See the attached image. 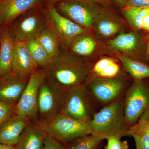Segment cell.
I'll use <instances>...</instances> for the list:
<instances>
[{
    "mask_svg": "<svg viewBox=\"0 0 149 149\" xmlns=\"http://www.w3.org/2000/svg\"><path fill=\"white\" fill-rule=\"evenodd\" d=\"M42 69L46 77L66 89L86 84L90 76V65L69 51H61Z\"/></svg>",
    "mask_w": 149,
    "mask_h": 149,
    "instance_id": "1",
    "label": "cell"
},
{
    "mask_svg": "<svg viewBox=\"0 0 149 149\" xmlns=\"http://www.w3.org/2000/svg\"><path fill=\"white\" fill-rule=\"evenodd\" d=\"M124 96L102 108L89 121L91 134L102 136L105 139L109 137L130 136V125L125 118L124 111Z\"/></svg>",
    "mask_w": 149,
    "mask_h": 149,
    "instance_id": "2",
    "label": "cell"
},
{
    "mask_svg": "<svg viewBox=\"0 0 149 149\" xmlns=\"http://www.w3.org/2000/svg\"><path fill=\"white\" fill-rule=\"evenodd\" d=\"M89 121L61 113L49 122L39 123L48 136L66 146L91 134Z\"/></svg>",
    "mask_w": 149,
    "mask_h": 149,
    "instance_id": "3",
    "label": "cell"
},
{
    "mask_svg": "<svg viewBox=\"0 0 149 149\" xmlns=\"http://www.w3.org/2000/svg\"><path fill=\"white\" fill-rule=\"evenodd\" d=\"M65 91L66 89L46 76L38 92L37 122L46 123L61 113Z\"/></svg>",
    "mask_w": 149,
    "mask_h": 149,
    "instance_id": "4",
    "label": "cell"
},
{
    "mask_svg": "<svg viewBox=\"0 0 149 149\" xmlns=\"http://www.w3.org/2000/svg\"><path fill=\"white\" fill-rule=\"evenodd\" d=\"M95 104L86 84L67 88L61 113L77 119L89 121L96 113Z\"/></svg>",
    "mask_w": 149,
    "mask_h": 149,
    "instance_id": "5",
    "label": "cell"
},
{
    "mask_svg": "<svg viewBox=\"0 0 149 149\" xmlns=\"http://www.w3.org/2000/svg\"><path fill=\"white\" fill-rule=\"evenodd\" d=\"M124 111L130 127L149 109V78L133 80L124 94Z\"/></svg>",
    "mask_w": 149,
    "mask_h": 149,
    "instance_id": "6",
    "label": "cell"
},
{
    "mask_svg": "<svg viewBox=\"0 0 149 149\" xmlns=\"http://www.w3.org/2000/svg\"><path fill=\"white\" fill-rule=\"evenodd\" d=\"M86 85L95 104L104 107L123 97L130 84L124 77H91Z\"/></svg>",
    "mask_w": 149,
    "mask_h": 149,
    "instance_id": "7",
    "label": "cell"
},
{
    "mask_svg": "<svg viewBox=\"0 0 149 149\" xmlns=\"http://www.w3.org/2000/svg\"><path fill=\"white\" fill-rule=\"evenodd\" d=\"M103 8L89 0H65L58 3L56 9L64 16L89 30L93 27L95 19Z\"/></svg>",
    "mask_w": 149,
    "mask_h": 149,
    "instance_id": "8",
    "label": "cell"
},
{
    "mask_svg": "<svg viewBox=\"0 0 149 149\" xmlns=\"http://www.w3.org/2000/svg\"><path fill=\"white\" fill-rule=\"evenodd\" d=\"M44 14L47 22L48 27L57 38L61 47L63 49H68L74 37L87 33L89 30L61 14L54 4L49 3Z\"/></svg>",
    "mask_w": 149,
    "mask_h": 149,
    "instance_id": "9",
    "label": "cell"
},
{
    "mask_svg": "<svg viewBox=\"0 0 149 149\" xmlns=\"http://www.w3.org/2000/svg\"><path fill=\"white\" fill-rule=\"evenodd\" d=\"M36 9L28 11L15 21L10 28L14 39L27 42L37 39L40 33L48 27L45 15Z\"/></svg>",
    "mask_w": 149,
    "mask_h": 149,
    "instance_id": "10",
    "label": "cell"
},
{
    "mask_svg": "<svg viewBox=\"0 0 149 149\" xmlns=\"http://www.w3.org/2000/svg\"><path fill=\"white\" fill-rule=\"evenodd\" d=\"M109 47L119 54L149 65L148 44L143 42L137 32H120L109 41Z\"/></svg>",
    "mask_w": 149,
    "mask_h": 149,
    "instance_id": "11",
    "label": "cell"
},
{
    "mask_svg": "<svg viewBox=\"0 0 149 149\" xmlns=\"http://www.w3.org/2000/svg\"><path fill=\"white\" fill-rule=\"evenodd\" d=\"M46 75L42 69H37L32 72L27 86L15 107L14 113L27 116L36 120L37 114V98L40 85Z\"/></svg>",
    "mask_w": 149,
    "mask_h": 149,
    "instance_id": "12",
    "label": "cell"
},
{
    "mask_svg": "<svg viewBox=\"0 0 149 149\" xmlns=\"http://www.w3.org/2000/svg\"><path fill=\"white\" fill-rule=\"evenodd\" d=\"M29 79L13 72L0 76V101L16 105Z\"/></svg>",
    "mask_w": 149,
    "mask_h": 149,
    "instance_id": "13",
    "label": "cell"
},
{
    "mask_svg": "<svg viewBox=\"0 0 149 149\" xmlns=\"http://www.w3.org/2000/svg\"><path fill=\"white\" fill-rule=\"evenodd\" d=\"M38 67L26 43L14 39L13 72L21 77L29 78Z\"/></svg>",
    "mask_w": 149,
    "mask_h": 149,
    "instance_id": "14",
    "label": "cell"
},
{
    "mask_svg": "<svg viewBox=\"0 0 149 149\" xmlns=\"http://www.w3.org/2000/svg\"><path fill=\"white\" fill-rule=\"evenodd\" d=\"M93 27L98 38L107 39L121 32L122 25L117 14L106 7L96 17Z\"/></svg>",
    "mask_w": 149,
    "mask_h": 149,
    "instance_id": "15",
    "label": "cell"
},
{
    "mask_svg": "<svg viewBox=\"0 0 149 149\" xmlns=\"http://www.w3.org/2000/svg\"><path fill=\"white\" fill-rule=\"evenodd\" d=\"M41 0H4L0 3V23L8 25L28 11L36 8Z\"/></svg>",
    "mask_w": 149,
    "mask_h": 149,
    "instance_id": "16",
    "label": "cell"
},
{
    "mask_svg": "<svg viewBox=\"0 0 149 149\" xmlns=\"http://www.w3.org/2000/svg\"><path fill=\"white\" fill-rule=\"evenodd\" d=\"M31 120L27 116L13 114L0 127V143L16 146L22 133Z\"/></svg>",
    "mask_w": 149,
    "mask_h": 149,
    "instance_id": "17",
    "label": "cell"
},
{
    "mask_svg": "<svg viewBox=\"0 0 149 149\" xmlns=\"http://www.w3.org/2000/svg\"><path fill=\"white\" fill-rule=\"evenodd\" d=\"M47 134L37 120H31L22 133L16 149H43Z\"/></svg>",
    "mask_w": 149,
    "mask_h": 149,
    "instance_id": "18",
    "label": "cell"
},
{
    "mask_svg": "<svg viewBox=\"0 0 149 149\" xmlns=\"http://www.w3.org/2000/svg\"><path fill=\"white\" fill-rule=\"evenodd\" d=\"M0 27V76H1L13 72L14 38L8 25Z\"/></svg>",
    "mask_w": 149,
    "mask_h": 149,
    "instance_id": "19",
    "label": "cell"
},
{
    "mask_svg": "<svg viewBox=\"0 0 149 149\" xmlns=\"http://www.w3.org/2000/svg\"><path fill=\"white\" fill-rule=\"evenodd\" d=\"M119 77H124L121 74L120 67L111 58H103L93 66H90V76L88 79L91 77L110 78Z\"/></svg>",
    "mask_w": 149,
    "mask_h": 149,
    "instance_id": "20",
    "label": "cell"
},
{
    "mask_svg": "<svg viewBox=\"0 0 149 149\" xmlns=\"http://www.w3.org/2000/svg\"><path fill=\"white\" fill-rule=\"evenodd\" d=\"M130 134L135 141L136 149H149V109L130 127Z\"/></svg>",
    "mask_w": 149,
    "mask_h": 149,
    "instance_id": "21",
    "label": "cell"
},
{
    "mask_svg": "<svg viewBox=\"0 0 149 149\" xmlns=\"http://www.w3.org/2000/svg\"><path fill=\"white\" fill-rule=\"evenodd\" d=\"M96 47L95 40L87 32L74 37L70 43L67 49L77 56H87L94 52Z\"/></svg>",
    "mask_w": 149,
    "mask_h": 149,
    "instance_id": "22",
    "label": "cell"
},
{
    "mask_svg": "<svg viewBox=\"0 0 149 149\" xmlns=\"http://www.w3.org/2000/svg\"><path fill=\"white\" fill-rule=\"evenodd\" d=\"M117 57L121 62L123 69L134 80L149 78V65L120 54H118Z\"/></svg>",
    "mask_w": 149,
    "mask_h": 149,
    "instance_id": "23",
    "label": "cell"
},
{
    "mask_svg": "<svg viewBox=\"0 0 149 149\" xmlns=\"http://www.w3.org/2000/svg\"><path fill=\"white\" fill-rule=\"evenodd\" d=\"M37 40L52 58L58 55L61 52L60 45L57 38L49 27L40 33Z\"/></svg>",
    "mask_w": 149,
    "mask_h": 149,
    "instance_id": "24",
    "label": "cell"
},
{
    "mask_svg": "<svg viewBox=\"0 0 149 149\" xmlns=\"http://www.w3.org/2000/svg\"><path fill=\"white\" fill-rule=\"evenodd\" d=\"M25 43L39 67L43 69L49 65L53 58L37 39Z\"/></svg>",
    "mask_w": 149,
    "mask_h": 149,
    "instance_id": "25",
    "label": "cell"
},
{
    "mask_svg": "<svg viewBox=\"0 0 149 149\" xmlns=\"http://www.w3.org/2000/svg\"><path fill=\"white\" fill-rule=\"evenodd\" d=\"M148 8L133 7L125 6L122 8V13L130 26L136 29H142L143 17Z\"/></svg>",
    "mask_w": 149,
    "mask_h": 149,
    "instance_id": "26",
    "label": "cell"
},
{
    "mask_svg": "<svg viewBox=\"0 0 149 149\" xmlns=\"http://www.w3.org/2000/svg\"><path fill=\"white\" fill-rule=\"evenodd\" d=\"M104 140L102 136L90 134L72 143L69 149H96Z\"/></svg>",
    "mask_w": 149,
    "mask_h": 149,
    "instance_id": "27",
    "label": "cell"
},
{
    "mask_svg": "<svg viewBox=\"0 0 149 149\" xmlns=\"http://www.w3.org/2000/svg\"><path fill=\"white\" fill-rule=\"evenodd\" d=\"M16 105L0 101V127L14 113Z\"/></svg>",
    "mask_w": 149,
    "mask_h": 149,
    "instance_id": "28",
    "label": "cell"
},
{
    "mask_svg": "<svg viewBox=\"0 0 149 149\" xmlns=\"http://www.w3.org/2000/svg\"><path fill=\"white\" fill-rule=\"evenodd\" d=\"M121 139L116 137H109L107 140V144L105 149H128L129 146L127 141H122Z\"/></svg>",
    "mask_w": 149,
    "mask_h": 149,
    "instance_id": "29",
    "label": "cell"
},
{
    "mask_svg": "<svg viewBox=\"0 0 149 149\" xmlns=\"http://www.w3.org/2000/svg\"><path fill=\"white\" fill-rule=\"evenodd\" d=\"M43 149H69V148L47 135Z\"/></svg>",
    "mask_w": 149,
    "mask_h": 149,
    "instance_id": "30",
    "label": "cell"
},
{
    "mask_svg": "<svg viewBox=\"0 0 149 149\" xmlns=\"http://www.w3.org/2000/svg\"><path fill=\"white\" fill-rule=\"evenodd\" d=\"M126 6L133 7L148 8L149 0H127Z\"/></svg>",
    "mask_w": 149,
    "mask_h": 149,
    "instance_id": "31",
    "label": "cell"
},
{
    "mask_svg": "<svg viewBox=\"0 0 149 149\" xmlns=\"http://www.w3.org/2000/svg\"><path fill=\"white\" fill-rule=\"evenodd\" d=\"M142 29L149 32V8L143 17L142 21Z\"/></svg>",
    "mask_w": 149,
    "mask_h": 149,
    "instance_id": "32",
    "label": "cell"
},
{
    "mask_svg": "<svg viewBox=\"0 0 149 149\" xmlns=\"http://www.w3.org/2000/svg\"><path fill=\"white\" fill-rule=\"evenodd\" d=\"M97 3L104 7L108 6L110 4L109 0H89Z\"/></svg>",
    "mask_w": 149,
    "mask_h": 149,
    "instance_id": "33",
    "label": "cell"
},
{
    "mask_svg": "<svg viewBox=\"0 0 149 149\" xmlns=\"http://www.w3.org/2000/svg\"><path fill=\"white\" fill-rule=\"evenodd\" d=\"M112 1L118 6L121 8L126 6L127 2V0H112Z\"/></svg>",
    "mask_w": 149,
    "mask_h": 149,
    "instance_id": "34",
    "label": "cell"
},
{
    "mask_svg": "<svg viewBox=\"0 0 149 149\" xmlns=\"http://www.w3.org/2000/svg\"><path fill=\"white\" fill-rule=\"evenodd\" d=\"M0 149H16L15 147L13 146H8L0 143Z\"/></svg>",
    "mask_w": 149,
    "mask_h": 149,
    "instance_id": "35",
    "label": "cell"
},
{
    "mask_svg": "<svg viewBox=\"0 0 149 149\" xmlns=\"http://www.w3.org/2000/svg\"><path fill=\"white\" fill-rule=\"evenodd\" d=\"M42 1L47 2L49 3L54 4L55 3L65 1V0H42Z\"/></svg>",
    "mask_w": 149,
    "mask_h": 149,
    "instance_id": "36",
    "label": "cell"
},
{
    "mask_svg": "<svg viewBox=\"0 0 149 149\" xmlns=\"http://www.w3.org/2000/svg\"><path fill=\"white\" fill-rule=\"evenodd\" d=\"M146 40L148 44H149V34L147 35L146 37Z\"/></svg>",
    "mask_w": 149,
    "mask_h": 149,
    "instance_id": "37",
    "label": "cell"
},
{
    "mask_svg": "<svg viewBox=\"0 0 149 149\" xmlns=\"http://www.w3.org/2000/svg\"><path fill=\"white\" fill-rule=\"evenodd\" d=\"M148 56L149 59V44H148Z\"/></svg>",
    "mask_w": 149,
    "mask_h": 149,
    "instance_id": "38",
    "label": "cell"
},
{
    "mask_svg": "<svg viewBox=\"0 0 149 149\" xmlns=\"http://www.w3.org/2000/svg\"><path fill=\"white\" fill-rule=\"evenodd\" d=\"M3 1H4V0H0V3L1 2Z\"/></svg>",
    "mask_w": 149,
    "mask_h": 149,
    "instance_id": "39",
    "label": "cell"
},
{
    "mask_svg": "<svg viewBox=\"0 0 149 149\" xmlns=\"http://www.w3.org/2000/svg\"><path fill=\"white\" fill-rule=\"evenodd\" d=\"M96 149H99V148H96Z\"/></svg>",
    "mask_w": 149,
    "mask_h": 149,
    "instance_id": "40",
    "label": "cell"
},
{
    "mask_svg": "<svg viewBox=\"0 0 149 149\" xmlns=\"http://www.w3.org/2000/svg\"><path fill=\"white\" fill-rule=\"evenodd\" d=\"M0 26H1V23H0Z\"/></svg>",
    "mask_w": 149,
    "mask_h": 149,
    "instance_id": "41",
    "label": "cell"
}]
</instances>
